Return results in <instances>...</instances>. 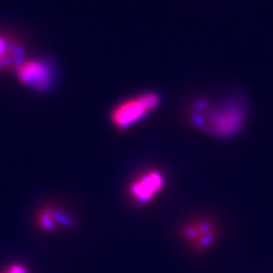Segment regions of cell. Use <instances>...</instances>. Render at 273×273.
<instances>
[{
	"label": "cell",
	"instance_id": "obj_6",
	"mask_svg": "<svg viewBox=\"0 0 273 273\" xmlns=\"http://www.w3.org/2000/svg\"><path fill=\"white\" fill-rule=\"evenodd\" d=\"M22 47L15 38L0 33V71L16 66L23 61Z\"/></svg>",
	"mask_w": 273,
	"mask_h": 273
},
{
	"label": "cell",
	"instance_id": "obj_8",
	"mask_svg": "<svg viewBox=\"0 0 273 273\" xmlns=\"http://www.w3.org/2000/svg\"><path fill=\"white\" fill-rule=\"evenodd\" d=\"M1 273H27V271L22 265L13 264V265H9L6 270H3Z\"/></svg>",
	"mask_w": 273,
	"mask_h": 273
},
{
	"label": "cell",
	"instance_id": "obj_2",
	"mask_svg": "<svg viewBox=\"0 0 273 273\" xmlns=\"http://www.w3.org/2000/svg\"><path fill=\"white\" fill-rule=\"evenodd\" d=\"M159 94L148 90L122 99L109 113L111 124L118 131H125L149 117L159 107Z\"/></svg>",
	"mask_w": 273,
	"mask_h": 273
},
{
	"label": "cell",
	"instance_id": "obj_5",
	"mask_svg": "<svg viewBox=\"0 0 273 273\" xmlns=\"http://www.w3.org/2000/svg\"><path fill=\"white\" fill-rule=\"evenodd\" d=\"M217 235V229L213 222L206 218H197L189 221L182 228L183 240L194 248L201 252L214 244Z\"/></svg>",
	"mask_w": 273,
	"mask_h": 273
},
{
	"label": "cell",
	"instance_id": "obj_4",
	"mask_svg": "<svg viewBox=\"0 0 273 273\" xmlns=\"http://www.w3.org/2000/svg\"><path fill=\"white\" fill-rule=\"evenodd\" d=\"M15 73L20 83L38 91L48 90L54 83V68L44 60H23L16 66Z\"/></svg>",
	"mask_w": 273,
	"mask_h": 273
},
{
	"label": "cell",
	"instance_id": "obj_7",
	"mask_svg": "<svg viewBox=\"0 0 273 273\" xmlns=\"http://www.w3.org/2000/svg\"><path fill=\"white\" fill-rule=\"evenodd\" d=\"M71 220L58 208L46 207L38 214V225L44 230H54L57 228L67 227Z\"/></svg>",
	"mask_w": 273,
	"mask_h": 273
},
{
	"label": "cell",
	"instance_id": "obj_3",
	"mask_svg": "<svg viewBox=\"0 0 273 273\" xmlns=\"http://www.w3.org/2000/svg\"><path fill=\"white\" fill-rule=\"evenodd\" d=\"M165 184V174L162 171L146 169L136 174L129 183L128 196L136 205H147L163 193Z\"/></svg>",
	"mask_w": 273,
	"mask_h": 273
},
{
	"label": "cell",
	"instance_id": "obj_1",
	"mask_svg": "<svg viewBox=\"0 0 273 273\" xmlns=\"http://www.w3.org/2000/svg\"><path fill=\"white\" fill-rule=\"evenodd\" d=\"M246 105L242 99L229 97L212 105L206 99H198L193 107L195 124L218 138L234 136L244 128Z\"/></svg>",
	"mask_w": 273,
	"mask_h": 273
}]
</instances>
